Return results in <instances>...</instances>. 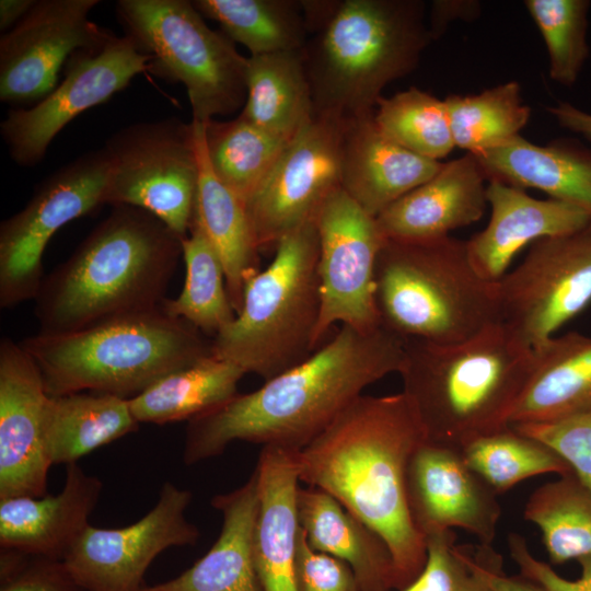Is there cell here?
<instances>
[{
  "label": "cell",
  "mask_w": 591,
  "mask_h": 591,
  "mask_svg": "<svg viewBox=\"0 0 591 591\" xmlns=\"http://www.w3.org/2000/svg\"><path fill=\"white\" fill-rule=\"evenodd\" d=\"M403 357L404 339L384 327L362 332L341 325L297 366L189 420L183 461L193 465L218 456L234 441L299 451L366 387L398 373Z\"/></svg>",
  "instance_id": "obj_1"
},
{
  "label": "cell",
  "mask_w": 591,
  "mask_h": 591,
  "mask_svg": "<svg viewBox=\"0 0 591 591\" xmlns=\"http://www.w3.org/2000/svg\"><path fill=\"white\" fill-rule=\"evenodd\" d=\"M424 441L402 392L362 394L294 453L300 482L333 496L386 542L396 591L418 577L427 558L406 494L408 464Z\"/></svg>",
  "instance_id": "obj_2"
},
{
  "label": "cell",
  "mask_w": 591,
  "mask_h": 591,
  "mask_svg": "<svg viewBox=\"0 0 591 591\" xmlns=\"http://www.w3.org/2000/svg\"><path fill=\"white\" fill-rule=\"evenodd\" d=\"M183 239L147 210L114 206L35 297L39 335H62L159 309Z\"/></svg>",
  "instance_id": "obj_3"
},
{
  "label": "cell",
  "mask_w": 591,
  "mask_h": 591,
  "mask_svg": "<svg viewBox=\"0 0 591 591\" xmlns=\"http://www.w3.org/2000/svg\"><path fill=\"white\" fill-rule=\"evenodd\" d=\"M534 360L498 322L452 344L404 339L398 374L425 440L462 450L510 426Z\"/></svg>",
  "instance_id": "obj_4"
},
{
  "label": "cell",
  "mask_w": 591,
  "mask_h": 591,
  "mask_svg": "<svg viewBox=\"0 0 591 591\" xmlns=\"http://www.w3.org/2000/svg\"><path fill=\"white\" fill-rule=\"evenodd\" d=\"M431 40L422 1L340 0L302 49L314 115H373L383 89L410 73Z\"/></svg>",
  "instance_id": "obj_5"
},
{
  "label": "cell",
  "mask_w": 591,
  "mask_h": 591,
  "mask_svg": "<svg viewBox=\"0 0 591 591\" xmlns=\"http://www.w3.org/2000/svg\"><path fill=\"white\" fill-rule=\"evenodd\" d=\"M46 393L95 392L130 399L161 378L212 356V338L159 309L62 335L19 341Z\"/></svg>",
  "instance_id": "obj_6"
},
{
  "label": "cell",
  "mask_w": 591,
  "mask_h": 591,
  "mask_svg": "<svg viewBox=\"0 0 591 591\" xmlns=\"http://www.w3.org/2000/svg\"><path fill=\"white\" fill-rule=\"evenodd\" d=\"M380 325L403 339L465 340L498 323L497 282L484 279L466 241L386 240L375 268Z\"/></svg>",
  "instance_id": "obj_7"
},
{
  "label": "cell",
  "mask_w": 591,
  "mask_h": 591,
  "mask_svg": "<svg viewBox=\"0 0 591 591\" xmlns=\"http://www.w3.org/2000/svg\"><path fill=\"white\" fill-rule=\"evenodd\" d=\"M314 221L282 236L269 265L245 283L234 320L212 338L213 356L264 381L308 358L321 305Z\"/></svg>",
  "instance_id": "obj_8"
},
{
  "label": "cell",
  "mask_w": 591,
  "mask_h": 591,
  "mask_svg": "<svg viewBox=\"0 0 591 591\" xmlns=\"http://www.w3.org/2000/svg\"><path fill=\"white\" fill-rule=\"evenodd\" d=\"M116 16L124 35L150 56L148 72L185 86L192 120L243 108L247 58L222 31L208 26L193 1L119 0Z\"/></svg>",
  "instance_id": "obj_9"
},
{
  "label": "cell",
  "mask_w": 591,
  "mask_h": 591,
  "mask_svg": "<svg viewBox=\"0 0 591 591\" xmlns=\"http://www.w3.org/2000/svg\"><path fill=\"white\" fill-rule=\"evenodd\" d=\"M105 202L154 215L185 239L190 230L198 186L194 123L177 117L138 123L112 135Z\"/></svg>",
  "instance_id": "obj_10"
},
{
  "label": "cell",
  "mask_w": 591,
  "mask_h": 591,
  "mask_svg": "<svg viewBox=\"0 0 591 591\" xmlns=\"http://www.w3.org/2000/svg\"><path fill=\"white\" fill-rule=\"evenodd\" d=\"M108 161L104 149L69 162L35 189L19 212L0 224V306L35 299L44 279L43 254L70 221L106 205Z\"/></svg>",
  "instance_id": "obj_11"
},
{
  "label": "cell",
  "mask_w": 591,
  "mask_h": 591,
  "mask_svg": "<svg viewBox=\"0 0 591 591\" xmlns=\"http://www.w3.org/2000/svg\"><path fill=\"white\" fill-rule=\"evenodd\" d=\"M497 288L500 323L531 349L546 344L591 303V220L531 244Z\"/></svg>",
  "instance_id": "obj_12"
},
{
  "label": "cell",
  "mask_w": 591,
  "mask_h": 591,
  "mask_svg": "<svg viewBox=\"0 0 591 591\" xmlns=\"http://www.w3.org/2000/svg\"><path fill=\"white\" fill-rule=\"evenodd\" d=\"M318 236L320 316L315 350L336 324L368 332L380 327L375 268L386 242L376 217L343 188L335 190L313 219Z\"/></svg>",
  "instance_id": "obj_13"
},
{
  "label": "cell",
  "mask_w": 591,
  "mask_h": 591,
  "mask_svg": "<svg viewBox=\"0 0 591 591\" xmlns=\"http://www.w3.org/2000/svg\"><path fill=\"white\" fill-rule=\"evenodd\" d=\"M150 56L123 35L97 49L79 50L68 60L61 82L28 108H13L0 125L11 159L31 167L45 157L55 137L76 117L109 100L139 73Z\"/></svg>",
  "instance_id": "obj_14"
},
{
  "label": "cell",
  "mask_w": 591,
  "mask_h": 591,
  "mask_svg": "<svg viewBox=\"0 0 591 591\" xmlns=\"http://www.w3.org/2000/svg\"><path fill=\"white\" fill-rule=\"evenodd\" d=\"M347 121L314 115L285 147L273 170L245 201L262 251L313 221L324 201L341 188Z\"/></svg>",
  "instance_id": "obj_15"
},
{
  "label": "cell",
  "mask_w": 591,
  "mask_h": 591,
  "mask_svg": "<svg viewBox=\"0 0 591 591\" xmlns=\"http://www.w3.org/2000/svg\"><path fill=\"white\" fill-rule=\"evenodd\" d=\"M192 499L188 489L165 482L154 507L137 522L117 529L89 524L65 555V566L85 591H142L159 554L198 542V528L185 517Z\"/></svg>",
  "instance_id": "obj_16"
},
{
  "label": "cell",
  "mask_w": 591,
  "mask_h": 591,
  "mask_svg": "<svg viewBox=\"0 0 591 591\" xmlns=\"http://www.w3.org/2000/svg\"><path fill=\"white\" fill-rule=\"evenodd\" d=\"M99 0H36L0 38V100L34 105L58 84L79 50L97 49L115 35L89 19Z\"/></svg>",
  "instance_id": "obj_17"
},
{
  "label": "cell",
  "mask_w": 591,
  "mask_h": 591,
  "mask_svg": "<svg viewBox=\"0 0 591 591\" xmlns=\"http://www.w3.org/2000/svg\"><path fill=\"white\" fill-rule=\"evenodd\" d=\"M410 517L424 535L462 529L491 545L501 507L497 494L470 467L462 451L424 441L407 468Z\"/></svg>",
  "instance_id": "obj_18"
},
{
  "label": "cell",
  "mask_w": 591,
  "mask_h": 591,
  "mask_svg": "<svg viewBox=\"0 0 591 591\" xmlns=\"http://www.w3.org/2000/svg\"><path fill=\"white\" fill-rule=\"evenodd\" d=\"M49 395L33 358L9 337L0 341V499L47 495L51 466L44 443Z\"/></svg>",
  "instance_id": "obj_19"
},
{
  "label": "cell",
  "mask_w": 591,
  "mask_h": 591,
  "mask_svg": "<svg viewBox=\"0 0 591 591\" xmlns=\"http://www.w3.org/2000/svg\"><path fill=\"white\" fill-rule=\"evenodd\" d=\"M486 196L489 221L466 241V247L476 271L491 282L506 275L524 246L572 232L591 220L572 205L553 198L537 199L525 189L498 181L488 182Z\"/></svg>",
  "instance_id": "obj_20"
},
{
  "label": "cell",
  "mask_w": 591,
  "mask_h": 591,
  "mask_svg": "<svg viewBox=\"0 0 591 591\" xmlns=\"http://www.w3.org/2000/svg\"><path fill=\"white\" fill-rule=\"evenodd\" d=\"M487 178L476 158L465 153L376 216L386 240L431 241L478 221L487 205Z\"/></svg>",
  "instance_id": "obj_21"
},
{
  "label": "cell",
  "mask_w": 591,
  "mask_h": 591,
  "mask_svg": "<svg viewBox=\"0 0 591 591\" xmlns=\"http://www.w3.org/2000/svg\"><path fill=\"white\" fill-rule=\"evenodd\" d=\"M102 489L99 477L71 463L59 494L0 499L1 548L62 560L90 524Z\"/></svg>",
  "instance_id": "obj_22"
},
{
  "label": "cell",
  "mask_w": 591,
  "mask_h": 591,
  "mask_svg": "<svg viewBox=\"0 0 591 591\" xmlns=\"http://www.w3.org/2000/svg\"><path fill=\"white\" fill-rule=\"evenodd\" d=\"M442 165L389 139L373 115L346 124L341 188L373 217L430 179Z\"/></svg>",
  "instance_id": "obj_23"
},
{
  "label": "cell",
  "mask_w": 591,
  "mask_h": 591,
  "mask_svg": "<svg viewBox=\"0 0 591 591\" xmlns=\"http://www.w3.org/2000/svg\"><path fill=\"white\" fill-rule=\"evenodd\" d=\"M296 451L263 447L255 471L259 508L254 555L263 591H298L296 560L300 529Z\"/></svg>",
  "instance_id": "obj_24"
},
{
  "label": "cell",
  "mask_w": 591,
  "mask_h": 591,
  "mask_svg": "<svg viewBox=\"0 0 591 591\" xmlns=\"http://www.w3.org/2000/svg\"><path fill=\"white\" fill-rule=\"evenodd\" d=\"M211 505L222 515L211 548L177 577L146 584L142 591H263L254 555L259 508L256 471L239 488L215 496Z\"/></svg>",
  "instance_id": "obj_25"
},
{
  "label": "cell",
  "mask_w": 591,
  "mask_h": 591,
  "mask_svg": "<svg viewBox=\"0 0 591 591\" xmlns=\"http://www.w3.org/2000/svg\"><path fill=\"white\" fill-rule=\"evenodd\" d=\"M474 157L487 182L540 189L591 217V149L578 141L558 139L538 146L519 135Z\"/></svg>",
  "instance_id": "obj_26"
},
{
  "label": "cell",
  "mask_w": 591,
  "mask_h": 591,
  "mask_svg": "<svg viewBox=\"0 0 591 591\" xmlns=\"http://www.w3.org/2000/svg\"><path fill=\"white\" fill-rule=\"evenodd\" d=\"M297 507L310 546L345 561L360 591L395 590L393 556L381 535L322 489L299 487Z\"/></svg>",
  "instance_id": "obj_27"
},
{
  "label": "cell",
  "mask_w": 591,
  "mask_h": 591,
  "mask_svg": "<svg viewBox=\"0 0 591 591\" xmlns=\"http://www.w3.org/2000/svg\"><path fill=\"white\" fill-rule=\"evenodd\" d=\"M192 121L198 162L193 223L201 230L218 255L223 267L231 304L237 313L242 305L245 283L260 270L258 268L260 250L245 202L225 186L211 169L202 123Z\"/></svg>",
  "instance_id": "obj_28"
},
{
  "label": "cell",
  "mask_w": 591,
  "mask_h": 591,
  "mask_svg": "<svg viewBox=\"0 0 591 591\" xmlns=\"http://www.w3.org/2000/svg\"><path fill=\"white\" fill-rule=\"evenodd\" d=\"M534 351L532 375L510 425L549 421L591 408V337L569 332Z\"/></svg>",
  "instance_id": "obj_29"
},
{
  "label": "cell",
  "mask_w": 591,
  "mask_h": 591,
  "mask_svg": "<svg viewBox=\"0 0 591 591\" xmlns=\"http://www.w3.org/2000/svg\"><path fill=\"white\" fill-rule=\"evenodd\" d=\"M128 399L116 395L77 392L49 396L44 425L50 464H71L121 437L135 432Z\"/></svg>",
  "instance_id": "obj_30"
},
{
  "label": "cell",
  "mask_w": 591,
  "mask_h": 591,
  "mask_svg": "<svg viewBox=\"0 0 591 591\" xmlns=\"http://www.w3.org/2000/svg\"><path fill=\"white\" fill-rule=\"evenodd\" d=\"M240 115L285 141L313 119L302 50L247 57L246 100Z\"/></svg>",
  "instance_id": "obj_31"
},
{
  "label": "cell",
  "mask_w": 591,
  "mask_h": 591,
  "mask_svg": "<svg viewBox=\"0 0 591 591\" xmlns=\"http://www.w3.org/2000/svg\"><path fill=\"white\" fill-rule=\"evenodd\" d=\"M245 374L237 364L212 355L161 378L128 399L129 407L139 424L189 421L235 396Z\"/></svg>",
  "instance_id": "obj_32"
},
{
  "label": "cell",
  "mask_w": 591,
  "mask_h": 591,
  "mask_svg": "<svg viewBox=\"0 0 591 591\" xmlns=\"http://www.w3.org/2000/svg\"><path fill=\"white\" fill-rule=\"evenodd\" d=\"M193 4L251 56L302 50L308 42L300 0H194Z\"/></svg>",
  "instance_id": "obj_33"
},
{
  "label": "cell",
  "mask_w": 591,
  "mask_h": 591,
  "mask_svg": "<svg viewBox=\"0 0 591 591\" xmlns=\"http://www.w3.org/2000/svg\"><path fill=\"white\" fill-rule=\"evenodd\" d=\"M523 518L540 529L551 564L591 557V490L575 474L537 487Z\"/></svg>",
  "instance_id": "obj_34"
},
{
  "label": "cell",
  "mask_w": 591,
  "mask_h": 591,
  "mask_svg": "<svg viewBox=\"0 0 591 591\" xmlns=\"http://www.w3.org/2000/svg\"><path fill=\"white\" fill-rule=\"evenodd\" d=\"M212 171L244 202L273 170L289 141L250 123L241 115L202 123Z\"/></svg>",
  "instance_id": "obj_35"
},
{
  "label": "cell",
  "mask_w": 591,
  "mask_h": 591,
  "mask_svg": "<svg viewBox=\"0 0 591 591\" xmlns=\"http://www.w3.org/2000/svg\"><path fill=\"white\" fill-rule=\"evenodd\" d=\"M182 246L184 286L176 298H166L161 309L213 338L236 315L229 298L222 264L195 223L183 239Z\"/></svg>",
  "instance_id": "obj_36"
},
{
  "label": "cell",
  "mask_w": 591,
  "mask_h": 591,
  "mask_svg": "<svg viewBox=\"0 0 591 591\" xmlns=\"http://www.w3.org/2000/svg\"><path fill=\"white\" fill-rule=\"evenodd\" d=\"M455 147L474 155L498 148L526 126L531 108L523 103L517 81L477 94L444 99Z\"/></svg>",
  "instance_id": "obj_37"
},
{
  "label": "cell",
  "mask_w": 591,
  "mask_h": 591,
  "mask_svg": "<svg viewBox=\"0 0 591 591\" xmlns=\"http://www.w3.org/2000/svg\"><path fill=\"white\" fill-rule=\"evenodd\" d=\"M461 451L470 467L497 495L537 475L573 474L554 450L511 425L470 442Z\"/></svg>",
  "instance_id": "obj_38"
},
{
  "label": "cell",
  "mask_w": 591,
  "mask_h": 591,
  "mask_svg": "<svg viewBox=\"0 0 591 591\" xmlns=\"http://www.w3.org/2000/svg\"><path fill=\"white\" fill-rule=\"evenodd\" d=\"M373 119L389 139L424 158L440 161L455 148L444 100L418 88L382 96Z\"/></svg>",
  "instance_id": "obj_39"
},
{
  "label": "cell",
  "mask_w": 591,
  "mask_h": 591,
  "mask_svg": "<svg viewBox=\"0 0 591 591\" xmlns=\"http://www.w3.org/2000/svg\"><path fill=\"white\" fill-rule=\"evenodd\" d=\"M530 16L544 40L548 74L556 83L573 85L590 56L588 0H525Z\"/></svg>",
  "instance_id": "obj_40"
},
{
  "label": "cell",
  "mask_w": 591,
  "mask_h": 591,
  "mask_svg": "<svg viewBox=\"0 0 591 591\" xmlns=\"http://www.w3.org/2000/svg\"><path fill=\"white\" fill-rule=\"evenodd\" d=\"M427 558L418 577L401 591H495L472 567L467 546L453 530L425 536Z\"/></svg>",
  "instance_id": "obj_41"
},
{
  "label": "cell",
  "mask_w": 591,
  "mask_h": 591,
  "mask_svg": "<svg viewBox=\"0 0 591 591\" xmlns=\"http://www.w3.org/2000/svg\"><path fill=\"white\" fill-rule=\"evenodd\" d=\"M511 426L554 450L591 490V408L549 421Z\"/></svg>",
  "instance_id": "obj_42"
},
{
  "label": "cell",
  "mask_w": 591,
  "mask_h": 591,
  "mask_svg": "<svg viewBox=\"0 0 591 591\" xmlns=\"http://www.w3.org/2000/svg\"><path fill=\"white\" fill-rule=\"evenodd\" d=\"M0 591H85L61 559L0 552Z\"/></svg>",
  "instance_id": "obj_43"
},
{
  "label": "cell",
  "mask_w": 591,
  "mask_h": 591,
  "mask_svg": "<svg viewBox=\"0 0 591 591\" xmlns=\"http://www.w3.org/2000/svg\"><path fill=\"white\" fill-rule=\"evenodd\" d=\"M296 575L298 591H360L351 568L345 561L312 548L301 526Z\"/></svg>",
  "instance_id": "obj_44"
},
{
  "label": "cell",
  "mask_w": 591,
  "mask_h": 591,
  "mask_svg": "<svg viewBox=\"0 0 591 591\" xmlns=\"http://www.w3.org/2000/svg\"><path fill=\"white\" fill-rule=\"evenodd\" d=\"M508 548L520 575L546 591H591V557L577 560L580 566V576L575 580H569L558 575L549 564L536 558L522 535L510 533Z\"/></svg>",
  "instance_id": "obj_45"
},
{
  "label": "cell",
  "mask_w": 591,
  "mask_h": 591,
  "mask_svg": "<svg viewBox=\"0 0 591 591\" xmlns=\"http://www.w3.org/2000/svg\"><path fill=\"white\" fill-rule=\"evenodd\" d=\"M468 557L474 570L495 591H546L530 579L518 575L509 576L503 571L502 556L493 545H467Z\"/></svg>",
  "instance_id": "obj_46"
},
{
  "label": "cell",
  "mask_w": 591,
  "mask_h": 591,
  "mask_svg": "<svg viewBox=\"0 0 591 591\" xmlns=\"http://www.w3.org/2000/svg\"><path fill=\"white\" fill-rule=\"evenodd\" d=\"M479 12L480 3L478 1H433L428 26L431 39L438 38L451 21L457 19L473 20Z\"/></svg>",
  "instance_id": "obj_47"
},
{
  "label": "cell",
  "mask_w": 591,
  "mask_h": 591,
  "mask_svg": "<svg viewBox=\"0 0 591 591\" xmlns=\"http://www.w3.org/2000/svg\"><path fill=\"white\" fill-rule=\"evenodd\" d=\"M547 111L561 128L591 140V113L564 101L549 106Z\"/></svg>",
  "instance_id": "obj_48"
},
{
  "label": "cell",
  "mask_w": 591,
  "mask_h": 591,
  "mask_svg": "<svg viewBox=\"0 0 591 591\" xmlns=\"http://www.w3.org/2000/svg\"><path fill=\"white\" fill-rule=\"evenodd\" d=\"M308 34H316L333 18L340 0H300Z\"/></svg>",
  "instance_id": "obj_49"
},
{
  "label": "cell",
  "mask_w": 591,
  "mask_h": 591,
  "mask_svg": "<svg viewBox=\"0 0 591 591\" xmlns=\"http://www.w3.org/2000/svg\"><path fill=\"white\" fill-rule=\"evenodd\" d=\"M36 0H1L0 30L5 33L14 27L33 8Z\"/></svg>",
  "instance_id": "obj_50"
}]
</instances>
